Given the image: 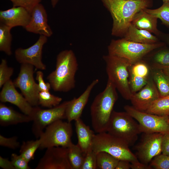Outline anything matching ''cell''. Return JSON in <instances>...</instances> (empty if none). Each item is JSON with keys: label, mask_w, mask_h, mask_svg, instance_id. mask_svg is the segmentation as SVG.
<instances>
[{"label": "cell", "mask_w": 169, "mask_h": 169, "mask_svg": "<svg viewBox=\"0 0 169 169\" xmlns=\"http://www.w3.org/2000/svg\"><path fill=\"white\" fill-rule=\"evenodd\" d=\"M123 38L130 41L144 44H154L160 42L157 36L146 30L139 29L132 23Z\"/></svg>", "instance_id": "24"}, {"label": "cell", "mask_w": 169, "mask_h": 169, "mask_svg": "<svg viewBox=\"0 0 169 169\" xmlns=\"http://www.w3.org/2000/svg\"><path fill=\"white\" fill-rule=\"evenodd\" d=\"M152 57L153 69H169V48L166 45L160 48Z\"/></svg>", "instance_id": "26"}, {"label": "cell", "mask_w": 169, "mask_h": 169, "mask_svg": "<svg viewBox=\"0 0 169 169\" xmlns=\"http://www.w3.org/2000/svg\"><path fill=\"white\" fill-rule=\"evenodd\" d=\"M15 169H30L28 162L20 154L13 153L11 155V160Z\"/></svg>", "instance_id": "38"}, {"label": "cell", "mask_w": 169, "mask_h": 169, "mask_svg": "<svg viewBox=\"0 0 169 169\" xmlns=\"http://www.w3.org/2000/svg\"><path fill=\"white\" fill-rule=\"evenodd\" d=\"M13 4V7H20L31 13L33 8L42 0H9Z\"/></svg>", "instance_id": "37"}, {"label": "cell", "mask_w": 169, "mask_h": 169, "mask_svg": "<svg viewBox=\"0 0 169 169\" xmlns=\"http://www.w3.org/2000/svg\"><path fill=\"white\" fill-rule=\"evenodd\" d=\"M0 167L3 169H15L11 161L0 156Z\"/></svg>", "instance_id": "42"}, {"label": "cell", "mask_w": 169, "mask_h": 169, "mask_svg": "<svg viewBox=\"0 0 169 169\" xmlns=\"http://www.w3.org/2000/svg\"><path fill=\"white\" fill-rule=\"evenodd\" d=\"M46 149L35 169H72L68 157L67 148L58 146Z\"/></svg>", "instance_id": "14"}, {"label": "cell", "mask_w": 169, "mask_h": 169, "mask_svg": "<svg viewBox=\"0 0 169 169\" xmlns=\"http://www.w3.org/2000/svg\"><path fill=\"white\" fill-rule=\"evenodd\" d=\"M129 70V84L133 94L140 90L147 83L150 77V70L148 64L142 60L131 65Z\"/></svg>", "instance_id": "20"}, {"label": "cell", "mask_w": 169, "mask_h": 169, "mask_svg": "<svg viewBox=\"0 0 169 169\" xmlns=\"http://www.w3.org/2000/svg\"><path fill=\"white\" fill-rule=\"evenodd\" d=\"M131 168L132 169H151L150 166L143 163L139 161L131 163Z\"/></svg>", "instance_id": "43"}, {"label": "cell", "mask_w": 169, "mask_h": 169, "mask_svg": "<svg viewBox=\"0 0 169 169\" xmlns=\"http://www.w3.org/2000/svg\"><path fill=\"white\" fill-rule=\"evenodd\" d=\"M166 45L159 42L154 44H144L124 38L112 39L108 47V54L125 59L132 65L142 59L151 51Z\"/></svg>", "instance_id": "5"}, {"label": "cell", "mask_w": 169, "mask_h": 169, "mask_svg": "<svg viewBox=\"0 0 169 169\" xmlns=\"http://www.w3.org/2000/svg\"><path fill=\"white\" fill-rule=\"evenodd\" d=\"M168 77H169V76H168Z\"/></svg>", "instance_id": "49"}, {"label": "cell", "mask_w": 169, "mask_h": 169, "mask_svg": "<svg viewBox=\"0 0 169 169\" xmlns=\"http://www.w3.org/2000/svg\"><path fill=\"white\" fill-rule=\"evenodd\" d=\"M157 18L142 9L134 17L131 23L137 28L146 30L160 36L161 32L157 28Z\"/></svg>", "instance_id": "22"}, {"label": "cell", "mask_w": 169, "mask_h": 169, "mask_svg": "<svg viewBox=\"0 0 169 169\" xmlns=\"http://www.w3.org/2000/svg\"><path fill=\"white\" fill-rule=\"evenodd\" d=\"M47 41V37L40 35L36 42L30 47L17 49L15 51L16 60L21 64H29L40 70H45L46 66L42 61V49Z\"/></svg>", "instance_id": "13"}, {"label": "cell", "mask_w": 169, "mask_h": 169, "mask_svg": "<svg viewBox=\"0 0 169 169\" xmlns=\"http://www.w3.org/2000/svg\"><path fill=\"white\" fill-rule=\"evenodd\" d=\"M0 101L3 103L9 102L15 105L23 113L29 116L33 108L23 95L17 90L11 79L2 87L0 92Z\"/></svg>", "instance_id": "16"}, {"label": "cell", "mask_w": 169, "mask_h": 169, "mask_svg": "<svg viewBox=\"0 0 169 169\" xmlns=\"http://www.w3.org/2000/svg\"><path fill=\"white\" fill-rule=\"evenodd\" d=\"M118 98L115 86L108 79L105 89L95 96L90 106L91 124L97 133L106 132L114 106Z\"/></svg>", "instance_id": "3"}, {"label": "cell", "mask_w": 169, "mask_h": 169, "mask_svg": "<svg viewBox=\"0 0 169 169\" xmlns=\"http://www.w3.org/2000/svg\"><path fill=\"white\" fill-rule=\"evenodd\" d=\"M150 165L155 169H169V155L160 154L155 157Z\"/></svg>", "instance_id": "35"}, {"label": "cell", "mask_w": 169, "mask_h": 169, "mask_svg": "<svg viewBox=\"0 0 169 169\" xmlns=\"http://www.w3.org/2000/svg\"><path fill=\"white\" fill-rule=\"evenodd\" d=\"M129 145L121 139L107 132L95 134L92 148L96 153L105 151L119 160H125L131 163L138 161L136 156L131 151Z\"/></svg>", "instance_id": "6"}, {"label": "cell", "mask_w": 169, "mask_h": 169, "mask_svg": "<svg viewBox=\"0 0 169 169\" xmlns=\"http://www.w3.org/2000/svg\"><path fill=\"white\" fill-rule=\"evenodd\" d=\"M40 144L39 138L36 140L23 141L20 147V154L29 162L34 159L35 153L39 148Z\"/></svg>", "instance_id": "31"}, {"label": "cell", "mask_w": 169, "mask_h": 169, "mask_svg": "<svg viewBox=\"0 0 169 169\" xmlns=\"http://www.w3.org/2000/svg\"><path fill=\"white\" fill-rule=\"evenodd\" d=\"M78 69L76 57L71 50H65L57 55L55 69L47 76L55 91L67 92L75 86V76Z\"/></svg>", "instance_id": "2"}, {"label": "cell", "mask_w": 169, "mask_h": 169, "mask_svg": "<svg viewBox=\"0 0 169 169\" xmlns=\"http://www.w3.org/2000/svg\"><path fill=\"white\" fill-rule=\"evenodd\" d=\"M162 1H163V2L166 1H169V0H162Z\"/></svg>", "instance_id": "48"}, {"label": "cell", "mask_w": 169, "mask_h": 169, "mask_svg": "<svg viewBox=\"0 0 169 169\" xmlns=\"http://www.w3.org/2000/svg\"><path fill=\"white\" fill-rule=\"evenodd\" d=\"M97 153L91 147L87 152L80 169H97Z\"/></svg>", "instance_id": "36"}, {"label": "cell", "mask_w": 169, "mask_h": 169, "mask_svg": "<svg viewBox=\"0 0 169 169\" xmlns=\"http://www.w3.org/2000/svg\"><path fill=\"white\" fill-rule=\"evenodd\" d=\"M13 72V69L8 66L7 60L2 59L0 64V88L10 79Z\"/></svg>", "instance_id": "34"}, {"label": "cell", "mask_w": 169, "mask_h": 169, "mask_svg": "<svg viewBox=\"0 0 169 169\" xmlns=\"http://www.w3.org/2000/svg\"><path fill=\"white\" fill-rule=\"evenodd\" d=\"M31 18L28 24L24 28L28 32L50 37L52 31L48 24L47 15L43 5L37 4L31 12Z\"/></svg>", "instance_id": "17"}, {"label": "cell", "mask_w": 169, "mask_h": 169, "mask_svg": "<svg viewBox=\"0 0 169 169\" xmlns=\"http://www.w3.org/2000/svg\"><path fill=\"white\" fill-rule=\"evenodd\" d=\"M43 77L44 74L41 70L36 72V79L38 82V84L40 91H49L51 88L50 84L49 82H45Z\"/></svg>", "instance_id": "40"}, {"label": "cell", "mask_w": 169, "mask_h": 169, "mask_svg": "<svg viewBox=\"0 0 169 169\" xmlns=\"http://www.w3.org/2000/svg\"><path fill=\"white\" fill-rule=\"evenodd\" d=\"M106 132L122 140L129 146L135 144L141 133L138 122L127 112L114 110Z\"/></svg>", "instance_id": "7"}, {"label": "cell", "mask_w": 169, "mask_h": 169, "mask_svg": "<svg viewBox=\"0 0 169 169\" xmlns=\"http://www.w3.org/2000/svg\"><path fill=\"white\" fill-rule=\"evenodd\" d=\"M68 102L69 101H65L48 109H43L38 106L33 107L30 116L33 122L32 132L36 138H39L48 125L56 120L65 118V111Z\"/></svg>", "instance_id": "10"}, {"label": "cell", "mask_w": 169, "mask_h": 169, "mask_svg": "<svg viewBox=\"0 0 169 169\" xmlns=\"http://www.w3.org/2000/svg\"><path fill=\"white\" fill-rule=\"evenodd\" d=\"M160 37H161L163 39H164L165 42L169 46V33L164 34L162 33Z\"/></svg>", "instance_id": "45"}, {"label": "cell", "mask_w": 169, "mask_h": 169, "mask_svg": "<svg viewBox=\"0 0 169 169\" xmlns=\"http://www.w3.org/2000/svg\"><path fill=\"white\" fill-rule=\"evenodd\" d=\"M11 28L0 23V51L10 56L12 54L11 49L12 35Z\"/></svg>", "instance_id": "29"}, {"label": "cell", "mask_w": 169, "mask_h": 169, "mask_svg": "<svg viewBox=\"0 0 169 169\" xmlns=\"http://www.w3.org/2000/svg\"><path fill=\"white\" fill-rule=\"evenodd\" d=\"M32 118L24 113H20L11 107L0 103V124L7 126L32 121Z\"/></svg>", "instance_id": "21"}, {"label": "cell", "mask_w": 169, "mask_h": 169, "mask_svg": "<svg viewBox=\"0 0 169 169\" xmlns=\"http://www.w3.org/2000/svg\"><path fill=\"white\" fill-rule=\"evenodd\" d=\"M31 18V13L25 8L13 7L6 10L0 11V23L12 28L20 26L25 28Z\"/></svg>", "instance_id": "19"}, {"label": "cell", "mask_w": 169, "mask_h": 169, "mask_svg": "<svg viewBox=\"0 0 169 169\" xmlns=\"http://www.w3.org/2000/svg\"><path fill=\"white\" fill-rule=\"evenodd\" d=\"M39 137L40 149L58 146L67 148L72 143L71 138L73 129L70 122L59 119L48 125Z\"/></svg>", "instance_id": "8"}, {"label": "cell", "mask_w": 169, "mask_h": 169, "mask_svg": "<svg viewBox=\"0 0 169 169\" xmlns=\"http://www.w3.org/2000/svg\"><path fill=\"white\" fill-rule=\"evenodd\" d=\"M113 20L111 34L124 37L135 15L153 6L152 0H101Z\"/></svg>", "instance_id": "1"}, {"label": "cell", "mask_w": 169, "mask_h": 169, "mask_svg": "<svg viewBox=\"0 0 169 169\" xmlns=\"http://www.w3.org/2000/svg\"><path fill=\"white\" fill-rule=\"evenodd\" d=\"M144 112L159 116H169V95L159 97Z\"/></svg>", "instance_id": "27"}, {"label": "cell", "mask_w": 169, "mask_h": 169, "mask_svg": "<svg viewBox=\"0 0 169 169\" xmlns=\"http://www.w3.org/2000/svg\"><path fill=\"white\" fill-rule=\"evenodd\" d=\"M131 163L125 160H120L115 169H129L131 168Z\"/></svg>", "instance_id": "44"}, {"label": "cell", "mask_w": 169, "mask_h": 169, "mask_svg": "<svg viewBox=\"0 0 169 169\" xmlns=\"http://www.w3.org/2000/svg\"></svg>", "instance_id": "50"}, {"label": "cell", "mask_w": 169, "mask_h": 169, "mask_svg": "<svg viewBox=\"0 0 169 169\" xmlns=\"http://www.w3.org/2000/svg\"><path fill=\"white\" fill-rule=\"evenodd\" d=\"M160 97L152 77H150L146 84L139 92L133 94L130 100L135 109L145 111Z\"/></svg>", "instance_id": "15"}, {"label": "cell", "mask_w": 169, "mask_h": 169, "mask_svg": "<svg viewBox=\"0 0 169 169\" xmlns=\"http://www.w3.org/2000/svg\"><path fill=\"white\" fill-rule=\"evenodd\" d=\"M140 142L136 146V157L140 162L148 165L161 152L163 134L159 133H143Z\"/></svg>", "instance_id": "12"}, {"label": "cell", "mask_w": 169, "mask_h": 169, "mask_svg": "<svg viewBox=\"0 0 169 169\" xmlns=\"http://www.w3.org/2000/svg\"><path fill=\"white\" fill-rule=\"evenodd\" d=\"M38 100V105L50 108L60 104L62 99L51 94L49 91H43L39 92Z\"/></svg>", "instance_id": "33"}, {"label": "cell", "mask_w": 169, "mask_h": 169, "mask_svg": "<svg viewBox=\"0 0 169 169\" xmlns=\"http://www.w3.org/2000/svg\"><path fill=\"white\" fill-rule=\"evenodd\" d=\"M103 58L106 64L108 80L115 85L122 97L130 100L133 93L129 82V68L131 65L126 59L108 54Z\"/></svg>", "instance_id": "4"}, {"label": "cell", "mask_w": 169, "mask_h": 169, "mask_svg": "<svg viewBox=\"0 0 169 169\" xmlns=\"http://www.w3.org/2000/svg\"><path fill=\"white\" fill-rule=\"evenodd\" d=\"M75 126L78 144L85 155L88 150L92 147L95 134L80 118L75 121Z\"/></svg>", "instance_id": "23"}, {"label": "cell", "mask_w": 169, "mask_h": 169, "mask_svg": "<svg viewBox=\"0 0 169 169\" xmlns=\"http://www.w3.org/2000/svg\"><path fill=\"white\" fill-rule=\"evenodd\" d=\"M99 82V79H94L79 97L69 101L65 111V118L68 122H71L80 118L92 90Z\"/></svg>", "instance_id": "18"}, {"label": "cell", "mask_w": 169, "mask_h": 169, "mask_svg": "<svg viewBox=\"0 0 169 169\" xmlns=\"http://www.w3.org/2000/svg\"><path fill=\"white\" fill-rule=\"evenodd\" d=\"M59 0H51V5L53 8H54Z\"/></svg>", "instance_id": "46"}, {"label": "cell", "mask_w": 169, "mask_h": 169, "mask_svg": "<svg viewBox=\"0 0 169 169\" xmlns=\"http://www.w3.org/2000/svg\"><path fill=\"white\" fill-rule=\"evenodd\" d=\"M125 111L138 123L141 133L169 134L168 116H159L138 110L132 106L125 105Z\"/></svg>", "instance_id": "9"}, {"label": "cell", "mask_w": 169, "mask_h": 169, "mask_svg": "<svg viewBox=\"0 0 169 169\" xmlns=\"http://www.w3.org/2000/svg\"><path fill=\"white\" fill-rule=\"evenodd\" d=\"M162 154L169 155V134H163L161 142Z\"/></svg>", "instance_id": "41"}, {"label": "cell", "mask_w": 169, "mask_h": 169, "mask_svg": "<svg viewBox=\"0 0 169 169\" xmlns=\"http://www.w3.org/2000/svg\"><path fill=\"white\" fill-rule=\"evenodd\" d=\"M34 67L32 65L21 64L20 71L13 83L19 88L22 94L33 107L38 105V97L40 92L38 84L34 80Z\"/></svg>", "instance_id": "11"}, {"label": "cell", "mask_w": 169, "mask_h": 169, "mask_svg": "<svg viewBox=\"0 0 169 169\" xmlns=\"http://www.w3.org/2000/svg\"><path fill=\"white\" fill-rule=\"evenodd\" d=\"M68 155L72 169H80L85 154L77 144L72 143L67 147Z\"/></svg>", "instance_id": "28"}, {"label": "cell", "mask_w": 169, "mask_h": 169, "mask_svg": "<svg viewBox=\"0 0 169 169\" xmlns=\"http://www.w3.org/2000/svg\"><path fill=\"white\" fill-rule=\"evenodd\" d=\"M119 160L110 154L100 151L97 153V169H115Z\"/></svg>", "instance_id": "30"}, {"label": "cell", "mask_w": 169, "mask_h": 169, "mask_svg": "<svg viewBox=\"0 0 169 169\" xmlns=\"http://www.w3.org/2000/svg\"><path fill=\"white\" fill-rule=\"evenodd\" d=\"M152 78L159 91L160 97L169 95V77L160 69H153Z\"/></svg>", "instance_id": "25"}, {"label": "cell", "mask_w": 169, "mask_h": 169, "mask_svg": "<svg viewBox=\"0 0 169 169\" xmlns=\"http://www.w3.org/2000/svg\"><path fill=\"white\" fill-rule=\"evenodd\" d=\"M144 9L148 13L159 18L162 24L169 28V1L163 2L162 5L156 9L146 8Z\"/></svg>", "instance_id": "32"}, {"label": "cell", "mask_w": 169, "mask_h": 169, "mask_svg": "<svg viewBox=\"0 0 169 169\" xmlns=\"http://www.w3.org/2000/svg\"><path fill=\"white\" fill-rule=\"evenodd\" d=\"M18 138L16 136L10 138L5 137L0 135V145L8 148L15 149L19 147L20 143L17 141Z\"/></svg>", "instance_id": "39"}, {"label": "cell", "mask_w": 169, "mask_h": 169, "mask_svg": "<svg viewBox=\"0 0 169 169\" xmlns=\"http://www.w3.org/2000/svg\"><path fill=\"white\" fill-rule=\"evenodd\" d=\"M163 71L166 75L169 76V69Z\"/></svg>", "instance_id": "47"}]
</instances>
